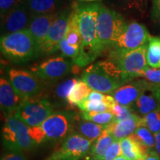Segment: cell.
I'll return each mask as SVG.
<instances>
[{"label":"cell","instance_id":"8992f818","mask_svg":"<svg viewBox=\"0 0 160 160\" xmlns=\"http://www.w3.org/2000/svg\"><path fill=\"white\" fill-rule=\"evenodd\" d=\"M2 138L4 146L9 151H27L36 146L29 134L28 126L13 116H5Z\"/></svg>","mask_w":160,"mask_h":160},{"label":"cell","instance_id":"c3c4849f","mask_svg":"<svg viewBox=\"0 0 160 160\" xmlns=\"http://www.w3.org/2000/svg\"><path fill=\"white\" fill-rule=\"evenodd\" d=\"M158 22H159V23H160V17H159V21Z\"/></svg>","mask_w":160,"mask_h":160},{"label":"cell","instance_id":"52a82bcc","mask_svg":"<svg viewBox=\"0 0 160 160\" xmlns=\"http://www.w3.org/2000/svg\"><path fill=\"white\" fill-rule=\"evenodd\" d=\"M53 113V107L48 99L32 97L23 100L13 114L28 127H37L42 124Z\"/></svg>","mask_w":160,"mask_h":160},{"label":"cell","instance_id":"9a60e30c","mask_svg":"<svg viewBox=\"0 0 160 160\" xmlns=\"http://www.w3.org/2000/svg\"><path fill=\"white\" fill-rule=\"evenodd\" d=\"M151 85L145 79H133L119 88L111 96L117 103L131 108L140 96L151 88Z\"/></svg>","mask_w":160,"mask_h":160},{"label":"cell","instance_id":"ba28073f","mask_svg":"<svg viewBox=\"0 0 160 160\" xmlns=\"http://www.w3.org/2000/svg\"><path fill=\"white\" fill-rule=\"evenodd\" d=\"M75 119L76 116L72 112H53L40 125L45 136V142L65 139L73 133Z\"/></svg>","mask_w":160,"mask_h":160},{"label":"cell","instance_id":"83f0119b","mask_svg":"<svg viewBox=\"0 0 160 160\" xmlns=\"http://www.w3.org/2000/svg\"><path fill=\"white\" fill-rule=\"evenodd\" d=\"M82 118L85 121L104 126L114 122V116L111 112H82Z\"/></svg>","mask_w":160,"mask_h":160},{"label":"cell","instance_id":"7a4b0ae2","mask_svg":"<svg viewBox=\"0 0 160 160\" xmlns=\"http://www.w3.org/2000/svg\"><path fill=\"white\" fill-rule=\"evenodd\" d=\"M82 79L93 91L111 95L127 83L117 65L108 59L88 66L82 72Z\"/></svg>","mask_w":160,"mask_h":160},{"label":"cell","instance_id":"2e32d148","mask_svg":"<svg viewBox=\"0 0 160 160\" xmlns=\"http://www.w3.org/2000/svg\"><path fill=\"white\" fill-rule=\"evenodd\" d=\"M59 13L50 14H33L27 31L33 37L40 48Z\"/></svg>","mask_w":160,"mask_h":160},{"label":"cell","instance_id":"44dd1931","mask_svg":"<svg viewBox=\"0 0 160 160\" xmlns=\"http://www.w3.org/2000/svg\"><path fill=\"white\" fill-rule=\"evenodd\" d=\"M122 154L128 160H139L146 159L151 151L147 147L139 143L131 135L120 141Z\"/></svg>","mask_w":160,"mask_h":160},{"label":"cell","instance_id":"ffe728a7","mask_svg":"<svg viewBox=\"0 0 160 160\" xmlns=\"http://www.w3.org/2000/svg\"><path fill=\"white\" fill-rule=\"evenodd\" d=\"M65 3L66 0H24V4L33 14L59 13Z\"/></svg>","mask_w":160,"mask_h":160},{"label":"cell","instance_id":"1f68e13d","mask_svg":"<svg viewBox=\"0 0 160 160\" xmlns=\"http://www.w3.org/2000/svg\"><path fill=\"white\" fill-rule=\"evenodd\" d=\"M78 107L82 112H111V108L102 101L85 100Z\"/></svg>","mask_w":160,"mask_h":160},{"label":"cell","instance_id":"d6986e66","mask_svg":"<svg viewBox=\"0 0 160 160\" xmlns=\"http://www.w3.org/2000/svg\"><path fill=\"white\" fill-rule=\"evenodd\" d=\"M159 108L160 99L153 91L152 84L151 88L140 96L136 102L131 106V109L136 114L142 117Z\"/></svg>","mask_w":160,"mask_h":160},{"label":"cell","instance_id":"603a6c76","mask_svg":"<svg viewBox=\"0 0 160 160\" xmlns=\"http://www.w3.org/2000/svg\"><path fill=\"white\" fill-rule=\"evenodd\" d=\"M105 128L106 126L85 120L79 122L77 124V133L93 143L102 135Z\"/></svg>","mask_w":160,"mask_h":160},{"label":"cell","instance_id":"836d02e7","mask_svg":"<svg viewBox=\"0 0 160 160\" xmlns=\"http://www.w3.org/2000/svg\"><path fill=\"white\" fill-rule=\"evenodd\" d=\"M80 48L81 47L77 45H71L66 41L65 39H63L59 43V50H60L63 57H68L74 62L79 57L80 53Z\"/></svg>","mask_w":160,"mask_h":160},{"label":"cell","instance_id":"7dc6e473","mask_svg":"<svg viewBox=\"0 0 160 160\" xmlns=\"http://www.w3.org/2000/svg\"><path fill=\"white\" fill-rule=\"evenodd\" d=\"M91 160H104L102 159H95V158H93V159H92Z\"/></svg>","mask_w":160,"mask_h":160},{"label":"cell","instance_id":"d6a6232c","mask_svg":"<svg viewBox=\"0 0 160 160\" xmlns=\"http://www.w3.org/2000/svg\"><path fill=\"white\" fill-rule=\"evenodd\" d=\"M111 113L114 116V122L123 121V120L130 119V118L135 117L137 115L132 111L131 108L121 105L118 103H116L113 106Z\"/></svg>","mask_w":160,"mask_h":160},{"label":"cell","instance_id":"8fae6325","mask_svg":"<svg viewBox=\"0 0 160 160\" xmlns=\"http://www.w3.org/2000/svg\"><path fill=\"white\" fill-rule=\"evenodd\" d=\"M9 82L22 100L37 97L42 90L39 78L31 72L10 69Z\"/></svg>","mask_w":160,"mask_h":160},{"label":"cell","instance_id":"f546056e","mask_svg":"<svg viewBox=\"0 0 160 160\" xmlns=\"http://www.w3.org/2000/svg\"><path fill=\"white\" fill-rule=\"evenodd\" d=\"M141 126L148 128L153 135L160 132V108L141 117Z\"/></svg>","mask_w":160,"mask_h":160},{"label":"cell","instance_id":"f6af8a7d","mask_svg":"<svg viewBox=\"0 0 160 160\" xmlns=\"http://www.w3.org/2000/svg\"><path fill=\"white\" fill-rule=\"evenodd\" d=\"M114 160H128L125 157L123 156H120V157H118L117 158H116Z\"/></svg>","mask_w":160,"mask_h":160},{"label":"cell","instance_id":"e575fe53","mask_svg":"<svg viewBox=\"0 0 160 160\" xmlns=\"http://www.w3.org/2000/svg\"><path fill=\"white\" fill-rule=\"evenodd\" d=\"M140 77H143L150 83L155 85H160V68H155L146 66L142 72Z\"/></svg>","mask_w":160,"mask_h":160},{"label":"cell","instance_id":"bcb514c9","mask_svg":"<svg viewBox=\"0 0 160 160\" xmlns=\"http://www.w3.org/2000/svg\"><path fill=\"white\" fill-rule=\"evenodd\" d=\"M68 1H69L71 3V5H73L74 3H77V0H68Z\"/></svg>","mask_w":160,"mask_h":160},{"label":"cell","instance_id":"5bb4252c","mask_svg":"<svg viewBox=\"0 0 160 160\" xmlns=\"http://www.w3.org/2000/svg\"><path fill=\"white\" fill-rule=\"evenodd\" d=\"M32 13L25 4L1 17L2 36L27 31Z\"/></svg>","mask_w":160,"mask_h":160},{"label":"cell","instance_id":"d590c367","mask_svg":"<svg viewBox=\"0 0 160 160\" xmlns=\"http://www.w3.org/2000/svg\"><path fill=\"white\" fill-rule=\"evenodd\" d=\"M24 4V0H0L1 17Z\"/></svg>","mask_w":160,"mask_h":160},{"label":"cell","instance_id":"8d00e7d4","mask_svg":"<svg viewBox=\"0 0 160 160\" xmlns=\"http://www.w3.org/2000/svg\"><path fill=\"white\" fill-rule=\"evenodd\" d=\"M120 156H122V149H121V144L120 141H115L112 144L111 147L108 149L107 152L104 156V160H114L116 158Z\"/></svg>","mask_w":160,"mask_h":160},{"label":"cell","instance_id":"9c48e42d","mask_svg":"<svg viewBox=\"0 0 160 160\" xmlns=\"http://www.w3.org/2000/svg\"><path fill=\"white\" fill-rule=\"evenodd\" d=\"M92 144L79 133L73 132L45 160H81L89 153Z\"/></svg>","mask_w":160,"mask_h":160},{"label":"cell","instance_id":"e0dca14e","mask_svg":"<svg viewBox=\"0 0 160 160\" xmlns=\"http://www.w3.org/2000/svg\"><path fill=\"white\" fill-rule=\"evenodd\" d=\"M23 100L17 94L10 82L0 79V106L5 116H13Z\"/></svg>","mask_w":160,"mask_h":160},{"label":"cell","instance_id":"60d3db41","mask_svg":"<svg viewBox=\"0 0 160 160\" xmlns=\"http://www.w3.org/2000/svg\"><path fill=\"white\" fill-rule=\"evenodd\" d=\"M106 95L102 93H100V92L92 91L86 100H90V101H102L105 102Z\"/></svg>","mask_w":160,"mask_h":160},{"label":"cell","instance_id":"6da1fadb","mask_svg":"<svg viewBox=\"0 0 160 160\" xmlns=\"http://www.w3.org/2000/svg\"><path fill=\"white\" fill-rule=\"evenodd\" d=\"M77 13L82 45L79 57L74 62L75 65L83 68L93 62L103 53L97 37V22L101 3H74L71 5Z\"/></svg>","mask_w":160,"mask_h":160},{"label":"cell","instance_id":"f1b7e54d","mask_svg":"<svg viewBox=\"0 0 160 160\" xmlns=\"http://www.w3.org/2000/svg\"><path fill=\"white\" fill-rule=\"evenodd\" d=\"M136 139L150 150H152L155 147V136L151 133V131L145 127V126H139L137 128L134 133L131 135Z\"/></svg>","mask_w":160,"mask_h":160},{"label":"cell","instance_id":"7bdbcfd3","mask_svg":"<svg viewBox=\"0 0 160 160\" xmlns=\"http://www.w3.org/2000/svg\"><path fill=\"white\" fill-rule=\"evenodd\" d=\"M154 136L156 140L155 148L156 149H157V152L158 153V154H159L160 157V132H159V133H157V134Z\"/></svg>","mask_w":160,"mask_h":160},{"label":"cell","instance_id":"30bf717a","mask_svg":"<svg viewBox=\"0 0 160 160\" xmlns=\"http://www.w3.org/2000/svg\"><path fill=\"white\" fill-rule=\"evenodd\" d=\"M151 36L147 28L137 21L127 23L122 34L117 44L110 50L128 52L138 49L147 45Z\"/></svg>","mask_w":160,"mask_h":160},{"label":"cell","instance_id":"d4e9b609","mask_svg":"<svg viewBox=\"0 0 160 160\" xmlns=\"http://www.w3.org/2000/svg\"><path fill=\"white\" fill-rule=\"evenodd\" d=\"M146 59L150 67L160 68V37H150L147 45Z\"/></svg>","mask_w":160,"mask_h":160},{"label":"cell","instance_id":"ee69618b","mask_svg":"<svg viewBox=\"0 0 160 160\" xmlns=\"http://www.w3.org/2000/svg\"><path fill=\"white\" fill-rule=\"evenodd\" d=\"M101 0H77V2L79 3H88L93 2H99Z\"/></svg>","mask_w":160,"mask_h":160},{"label":"cell","instance_id":"cb8c5ba5","mask_svg":"<svg viewBox=\"0 0 160 160\" xmlns=\"http://www.w3.org/2000/svg\"><path fill=\"white\" fill-rule=\"evenodd\" d=\"M93 91L82 79H79L68 98V104L71 107L79 106L87 99L90 93Z\"/></svg>","mask_w":160,"mask_h":160},{"label":"cell","instance_id":"7402d4cb","mask_svg":"<svg viewBox=\"0 0 160 160\" xmlns=\"http://www.w3.org/2000/svg\"><path fill=\"white\" fill-rule=\"evenodd\" d=\"M116 140L106 130L103 131L102 135L96 140L92 145L89 153L92 159H102L108 149L112 145Z\"/></svg>","mask_w":160,"mask_h":160},{"label":"cell","instance_id":"277c9868","mask_svg":"<svg viewBox=\"0 0 160 160\" xmlns=\"http://www.w3.org/2000/svg\"><path fill=\"white\" fill-rule=\"evenodd\" d=\"M127 25L122 16L101 4L97 17V37L104 52L114 46Z\"/></svg>","mask_w":160,"mask_h":160},{"label":"cell","instance_id":"4dcf8cb0","mask_svg":"<svg viewBox=\"0 0 160 160\" xmlns=\"http://www.w3.org/2000/svg\"><path fill=\"white\" fill-rule=\"evenodd\" d=\"M78 81L79 79L73 78V79H69L59 84L56 88L54 93L55 97L57 98V99L61 100V101H65L68 103V96L74 86L77 85Z\"/></svg>","mask_w":160,"mask_h":160},{"label":"cell","instance_id":"74e56055","mask_svg":"<svg viewBox=\"0 0 160 160\" xmlns=\"http://www.w3.org/2000/svg\"><path fill=\"white\" fill-rule=\"evenodd\" d=\"M28 131L31 139L34 142L36 145L45 142V136H44L43 131L41 128V126L28 127Z\"/></svg>","mask_w":160,"mask_h":160},{"label":"cell","instance_id":"7c38bea8","mask_svg":"<svg viewBox=\"0 0 160 160\" xmlns=\"http://www.w3.org/2000/svg\"><path fill=\"white\" fill-rule=\"evenodd\" d=\"M71 11L72 7H68L59 12L41 46L42 53L52 54L59 51V43L67 33Z\"/></svg>","mask_w":160,"mask_h":160},{"label":"cell","instance_id":"3957f363","mask_svg":"<svg viewBox=\"0 0 160 160\" xmlns=\"http://www.w3.org/2000/svg\"><path fill=\"white\" fill-rule=\"evenodd\" d=\"M2 53L17 63H23L37 58L41 48L28 31L2 36L0 40Z\"/></svg>","mask_w":160,"mask_h":160},{"label":"cell","instance_id":"4316f807","mask_svg":"<svg viewBox=\"0 0 160 160\" xmlns=\"http://www.w3.org/2000/svg\"><path fill=\"white\" fill-rule=\"evenodd\" d=\"M114 5L123 11L134 12L143 16L148 9V0H113Z\"/></svg>","mask_w":160,"mask_h":160},{"label":"cell","instance_id":"b9f144b4","mask_svg":"<svg viewBox=\"0 0 160 160\" xmlns=\"http://www.w3.org/2000/svg\"><path fill=\"white\" fill-rule=\"evenodd\" d=\"M145 160H160V157L157 151L151 150L149 152L148 157H146Z\"/></svg>","mask_w":160,"mask_h":160},{"label":"cell","instance_id":"5b68a950","mask_svg":"<svg viewBox=\"0 0 160 160\" xmlns=\"http://www.w3.org/2000/svg\"><path fill=\"white\" fill-rule=\"evenodd\" d=\"M147 45L128 52L109 50L108 58L117 65L126 82L140 77L142 72L148 66L146 59Z\"/></svg>","mask_w":160,"mask_h":160},{"label":"cell","instance_id":"ab89813d","mask_svg":"<svg viewBox=\"0 0 160 160\" xmlns=\"http://www.w3.org/2000/svg\"><path fill=\"white\" fill-rule=\"evenodd\" d=\"M151 16L153 21H159L160 17V0H153Z\"/></svg>","mask_w":160,"mask_h":160},{"label":"cell","instance_id":"ac0fdd59","mask_svg":"<svg viewBox=\"0 0 160 160\" xmlns=\"http://www.w3.org/2000/svg\"><path fill=\"white\" fill-rule=\"evenodd\" d=\"M139 126H141V117L136 115L123 121L113 122L106 126L105 130L114 138L116 141H121L133 134Z\"/></svg>","mask_w":160,"mask_h":160},{"label":"cell","instance_id":"f35d334b","mask_svg":"<svg viewBox=\"0 0 160 160\" xmlns=\"http://www.w3.org/2000/svg\"><path fill=\"white\" fill-rule=\"evenodd\" d=\"M1 160H28L23 152L10 151L2 157Z\"/></svg>","mask_w":160,"mask_h":160},{"label":"cell","instance_id":"484cf974","mask_svg":"<svg viewBox=\"0 0 160 160\" xmlns=\"http://www.w3.org/2000/svg\"><path fill=\"white\" fill-rule=\"evenodd\" d=\"M65 39L71 45L81 47L82 36L81 33H80L77 13H76V11L73 8V7H72L71 17H70L68 27V31L67 33H66Z\"/></svg>","mask_w":160,"mask_h":160},{"label":"cell","instance_id":"4fadbf2b","mask_svg":"<svg viewBox=\"0 0 160 160\" xmlns=\"http://www.w3.org/2000/svg\"><path fill=\"white\" fill-rule=\"evenodd\" d=\"M73 63L65 57L51 58L32 68L31 71L39 79L55 81L70 73L73 69Z\"/></svg>","mask_w":160,"mask_h":160}]
</instances>
